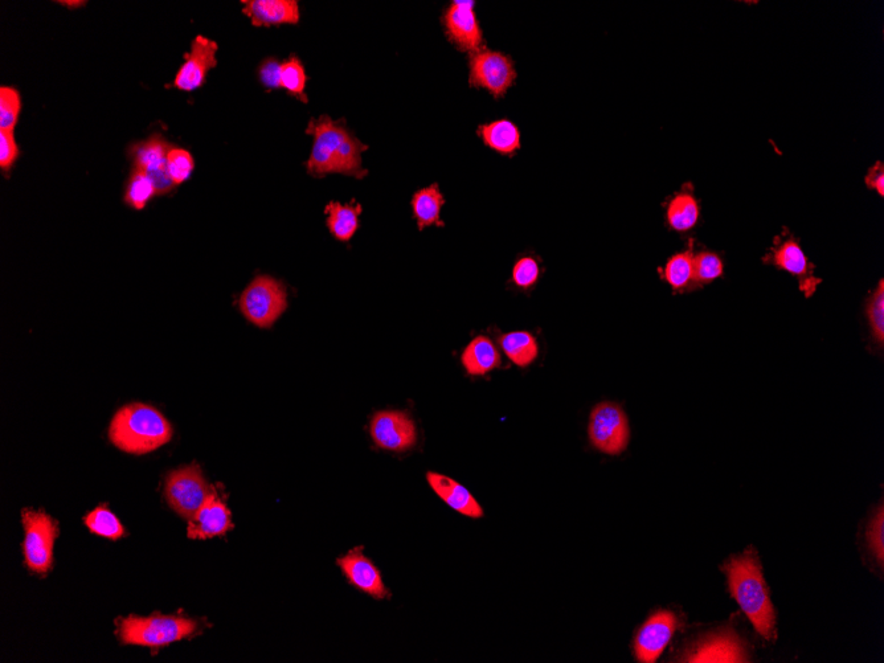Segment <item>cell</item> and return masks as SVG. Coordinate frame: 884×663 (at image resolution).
I'll list each match as a JSON object with an SVG mask.
<instances>
[{
  "label": "cell",
  "instance_id": "obj_1",
  "mask_svg": "<svg viewBox=\"0 0 884 663\" xmlns=\"http://www.w3.org/2000/svg\"><path fill=\"white\" fill-rule=\"evenodd\" d=\"M306 133L313 135L314 143L306 170L313 177L343 174L363 178L367 171L362 167V154L368 150L343 121L322 116L311 120Z\"/></svg>",
  "mask_w": 884,
  "mask_h": 663
},
{
  "label": "cell",
  "instance_id": "obj_2",
  "mask_svg": "<svg viewBox=\"0 0 884 663\" xmlns=\"http://www.w3.org/2000/svg\"><path fill=\"white\" fill-rule=\"evenodd\" d=\"M724 571L732 596L755 626L757 633L765 640H775V609L755 552L748 550L746 554L732 558L724 566Z\"/></svg>",
  "mask_w": 884,
  "mask_h": 663
},
{
  "label": "cell",
  "instance_id": "obj_3",
  "mask_svg": "<svg viewBox=\"0 0 884 663\" xmlns=\"http://www.w3.org/2000/svg\"><path fill=\"white\" fill-rule=\"evenodd\" d=\"M173 428L166 417L147 404H130L113 417L109 439L130 454H146L166 445Z\"/></svg>",
  "mask_w": 884,
  "mask_h": 663
},
{
  "label": "cell",
  "instance_id": "obj_4",
  "mask_svg": "<svg viewBox=\"0 0 884 663\" xmlns=\"http://www.w3.org/2000/svg\"><path fill=\"white\" fill-rule=\"evenodd\" d=\"M198 629V622L177 616H132L118 621V636L124 644L153 649L190 637Z\"/></svg>",
  "mask_w": 884,
  "mask_h": 663
},
{
  "label": "cell",
  "instance_id": "obj_5",
  "mask_svg": "<svg viewBox=\"0 0 884 663\" xmlns=\"http://www.w3.org/2000/svg\"><path fill=\"white\" fill-rule=\"evenodd\" d=\"M288 306L285 286L276 278L259 276L240 297V310L253 325L268 329Z\"/></svg>",
  "mask_w": 884,
  "mask_h": 663
},
{
  "label": "cell",
  "instance_id": "obj_6",
  "mask_svg": "<svg viewBox=\"0 0 884 663\" xmlns=\"http://www.w3.org/2000/svg\"><path fill=\"white\" fill-rule=\"evenodd\" d=\"M763 263L793 274L797 278L801 292L808 298L816 293L817 286L822 282L821 278L816 276V266L810 263L795 235L788 228H784L783 232L775 237L767 255L763 256Z\"/></svg>",
  "mask_w": 884,
  "mask_h": 663
},
{
  "label": "cell",
  "instance_id": "obj_7",
  "mask_svg": "<svg viewBox=\"0 0 884 663\" xmlns=\"http://www.w3.org/2000/svg\"><path fill=\"white\" fill-rule=\"evenodd\" d=\"M469 68L470 87L486 89L497 100L505 97L517 80L514 61L505 53L489 49L472 53Z\"/></svg>",
  "mask_w": 884,
  "mask_h": 663
},
{
  "label": "cell",
  "instance_id": "obj_8",
  "mask_svg": "<svg viewBox=\"0 0 884 663\" xmlns=\"http://www.w3.org/2000/svg\"><path fill=\"white\" fill-rule=\"evenodd\" d=\"M211 486L198 465L174 470L166 480V498L180 517L190 521L212 494Z\"/></svg>",
  "mask_w": 884,
  "mask_h": 663
},
{
  "label": "cell",
  "instance_id": "obj_9",
  "mask_svg": "<svg viewBox=\"0 0 884 663\" xmlns=\"http://www.w3.org/2000/svg\"><path fill=\"white\" fill-rule=\"evenodd\" d=\"M589 440L597 450L617 456L626 449L630 440L628 417L616 403L597 404L588 425Z\"/></svg>",
  "mask_w": 884,
  "mask_h": 663
},
{
  "label": "cell",
  "instance_id": "obj_10",
  "mask_svg": "<svg viewBox=\"0 0 884 663\" xmlns=\"http://www.w3.org/2000/svg\"><path fill=\"white\" fill-rule=\"evenodd\" d=\"M23 525L26 530L23 548L27 567L36 574H47L52 566L56 523L43 511L24 510Z\"/></svg>",
  "mask_w": 884,
  "mask_h": 663
},
{
  "label": "cell",
  "instance_id": "obj_11",
  "mask_svg": "<svg viewBox=\"0 0 884 663\" xmlns=\"http://www.w3.org/2000/svg\"><path fill=\"white\" fill-rule=\"evenodd\" d=\"M476 3L456 0L442 15L446 36L460 51L472 53L484 49V34L478 23Z\"/></svg>",
  "mask_w": 884,
  "mask_h": 663
},
{
  "label": "cell",
  "instance_id": "obj_12",
  "mask_svg": "<svg viewBox=\"0 0 884 663\" xmlns=\"http://www.w3.org/2000/svg\"><path fill=\"white\" fill-rule=\"evenodd\" d=\"M171 146L161 134H153L146 141L129 149L134 169L143 171L154 183L157 195L167 194L175 187L167 170V154Z\"/></svg>",
  "mask_w": 884,
  "mask_h": 663
},
{
  "label": "cell",
  "instance_id": "obj_13",
  "mask_svg": "<svg viewBox=\"0 0 884 663\" xmlns=\"http://www.w3.org/2000/svg\"><path fill=\"white\" fill-rule=\"evenodd\" d=\"M370 435L379 448L391 452H405L417 442L415 423L401 411L375 413L370 423Z\"/></svg>",
  "mask_w": 884,
  "mask_h": 663
},
{
  "label": "cell",
  "instance_id": "obj_14",
  "mask_svg": "<svg viewBox=\"0 0 884 663\" xmlns=\"http://www.w3.org/2000/svg\"><path fill=\"white\" fill-rule=\"evenodd\" d=\"M678 628L673 612L658 611L642 625L634 640V654L638 662L654 663L661 657Z\"/></svg>",
  "mask_w": 884,
  "mask_h": 663
},
{
  "label": "cell",
  "instance_id": "obj_15",
  "mask_svg": "<svg viewBox=\"0 0 884 663\" xmlns=\"http://www.w3.org/2000/svg\"><path fill=\"white\" fill-rule=\"evenodd\" d=\"M218 44L214 40L196 36L191 44V51L186 55V61L180 67L175 76L174 87L183 92H192L199 89L207 79L208 72L218 65L216 53Z\"/></svg>",
  "mask_w": 884,
  "mask_h": 663
},
{
  "label": "cell",
  "instance_id": "obj_16",
  "mask_svg": "<svg viewBox=\"0 0 884 663\" xmlns=\"http://www.w3.org/2000/svg\"><path fill=\"white\" fill-rule=\"evenodd\" d=\"M338 566L341 567L350 584L358 588L359 591L378 600L387 599L390 596V592L383 583L382 574L375 564L364 556L362 548H355L343 558L338 559Z\"/></svg>",
  "mask_w": 884,
  "mask_h": 663
},
{
  "label": "cell",
  "instance_id": "obj_17",
  "mask_svg": "<svg viewBox=\"0 0 884 663\" xmlns=\"http://www.w3.org/2000/svg\"><path fill=\"white\" fill-rule=\"evenodd\" d=\"M232 529L231 511L219 494L212 491L202 509L188 521L187 535L191 539H210Z\"/></svg>",
  "mask_w": 884,
  "mask_h": 663
},
{
  "label": "cell",
  "instance_id": "obj_18",
  "mask_svg": "<svg viewBox=\"0 0 884 663\" xmlns=\"http://www.w3.org/2000/svg\"><path fill=\"white\" fill-rule=\"evenodd\" d=\"M748 654L743 642L734 632L716 633L699 642L686 662H747Z\"/></svg>",
  "mask_w": 884,
  "mask_h": 663
},
{
  "label": "cell",
  "instance_id": "obj_19",
  "mask_svg": "<svg viewBox=\"0 0 884 663\" xmlns=\"http://www.w3.org/2000/svg\"><path fill=\"white\" fill-rule=\"evenodd\" d=\"M243 12L255 27L282 26L300 22V6L296 0H249Z\"/></svg>",
  "mask_w": 884,
  "mask_h": 663
},
{
  "label": "cell",
  "instance_id": "obj_20",
  "mask_svg": "<svg viewBox=\"0 0 884 663\" xmlns=\"http://www.w3.org/2000/svg\"><path fill=\"white\" fill-rule=\"evenodd\" d=\"M427 481L442 501L449 507H452L453 510H456L457 513L474 519L484 517V509H482L480 503L477 502V499L470 494L466 487L458 484L457 481L433 472L427 474Z\"/></svg>",
  "mask_w": 884,
  "mask_h": 663
},
{
  "label": "cell",
  "instance_id": "obj_21",
  "mask_svg": "<svg viewBox=\"0 0 884 663\" xmlns=\"http://www.w3.org/2000/svg\"><path fill=\"white\" fill-rule=\"evenodd\" d=\"M461 363L469 375L484 376L501 366V354L490 338L480 335L462 351Z\"/></svg>",
  "mask_w": 884,
  "mask_h": 663
},
{
  "label": "cell",
  "instance_id": "obj_22",
  "mask_svg": "<svg viewBox=\"0 0 884 663\" xmlns=\"http://www.w3.org/2000/svg\"><path fill=\"white\" fill-rule=\"evenodd\" d=\"M666 220L671 229L687 232L697 225L699 220V203L694 196L691 184H686L681 192L674 195L666 208Z\"/></svg>",
  "mask_w": 884,
  "mask_h": 663
},
{
  "label": "cell",
  "instance_id": "obj_23",
  "mask_svg": "<svg viewBox=\"0 0 884 663\" xmlns=\"http://www.w3.org/2000/svg\"><path fill=\"white\" fill-rule=\"evenodd\" d=\"M478 135L491 150L502 155H514L521 149V132L509 120H498L481 125Z\"/></svg>",
  "mask_w": 884,
  "mask_h": 663
},
{
  "label": "cell",
  "instance_id": "obj_24",
  "mask_svg": "<svg viewBox=\"0 0 884 663\" xmlns=\"http://www.w3.org/2000/svg\"><path fill=\"white\" fill-rule=\"evenodd\" d=\"M362 206L359 203L342 204L331 202L327 204L326 224L331 235L339 241H350L359 228V216L362 215Z\"/></svg>",
  "mask_w": 884,
  "mask_h": 663
},
{
  "label": "cell",
  "instance_id": "obj_25",
  "mask_svg": "<svg viewBox=\"0 0 884 663\" xmlns=\"http://www.w3.org/2000/svg\"><path fill=\"white\" fill-rule=\"evenodd\" d=\"M445 204L444 195L441 194L439 184L421 188L412 198L413 216L417 220L420 231L431 225L444 227L440 220L442 206Z\"/></svg>",
  "mask_w": 884,
  "mask_h": 663
},
{
  "label": "cell",
  "instance_id": "obj_26",
  "mask_svg": "<svg viewBox=\"0 0 884 663\" xmlns=\"http://www.w3.org/2000/svg\"><path fill=\"white\" fill-rule=\"evenodd\" d=\"M498 342L515 366L529 367L538 358V341L529 331H511L503 334Z\"/></svg>",
  "mask_w": 884,
  "mask_h": 663
},
{
  "label": "cell",
  "instance_id": "obj_27",
  "mask_svg": "<svg viewBox=\"0 0 884 663\" xmlns=\"http://www.w3.org/2000/svg\"><path fill=\"white\" fill-rule=\"evenodd\" d=\"M663 280L673 288L674 292H685L694 289V251L693 248L677 253L667 261L662 269Z\"/></svg>",
  "mask_w": 884,
  "mask_h": 663
},
{
  "label": "cell",
  "instance_id": "obj_28",
  "mask_svg": "<svg viewBox=\"0 0 884 663\" xmlns=\"http://www.w3.org/2000/svg\"><path fill=\"white\" fill-rule=\"evenodd\" d=\"M306 83H308V76H306L304 64L297 56H290L281 65V88L306 104L308 102Z\"/></svg>",
  "mask_w": 884,
  "mask_h": 663
},
{
  "label": "cell",
  "instance_id": "obj_29",
  "mask_svg": "<svg viewBox=\"0 0 884 663\" xmlns=\"http://www.w3.org/2000/svg\"><path fill=\"white\" fill-rule=\"evenodd\" d=\"M157 194L154 183L143 171L134 169L126 187L125 202L134 210H143L149 200Z\"/></svg>",
  "mask_w": 884,
  "mask_h": 663
},
{
  "label": "cell",
  "instance_id": "obj_30",
  "mask_svg": "<svg viewBox=\"0 0 884 663\" xmlns=\"http://www.w3.org/2000/svg\"><path fill=\"white\" fill-rule=\"evenodd\" d=\"M85 525L94 534L105 536L109 539H120L124 535V527L118 521L116 515L112 511L106 509L105 506L97 507L92 513L84 519Z\"/></svg>",
  "mask_w": 884,
  "mask_h": 663
},
{
  "label": "cell",
  "instance_id": "obj_31",
  "mask_svg": "<svg viewBox=\"0 0 884 663\" xmlns=\"http://www.w3.org/2000/svg\"><path fill=\"white\" fill-rule=\"evenodd\" d=\"M723 274V261L710 251L694 253V289L710 284Z\"/></svg>",
  "mask_w": 884,
  "mask_h": 663
},
{
  "label": "cell",
  "instance_id": "obj_32",
  "mask_svg": "<svg viewBox=\"0 0 884 663\" xmlns=\"http://www.w3.org/2000/svg\"><path fill=\"white\" fill-rule=\"evenodd\" d=\"M20 110H22V98L15 88H0V130L14 132L18 124Z\"/></svg>",
  "mask_w": 884,
  "mask_h": 663
},
{
  "label": "cell",
  "instance_id": "obj_33",
  "mask_svg": "<svg viewBox=\"0 0 884 663\" xmlns=\"http://www.w3.org/2000/svg\"><path fill=\"white\" fill-rule=\"evenodd\" d=\"M866 314L873 331L874 341L879 346L884 342V281H879L877 288L869 297L866 304Z\"/></svg>",
  "mask_w": 884,
  "mask_h": 663
},
{
  "label": "cell",
  "instance_id": "obj_34",
  "mask_svg": "<svg viewBox=\"0 0 884 663\" xmlns=\"http://www.w3.org/2000/svg\"><path fill=\"white\" fill-rule=\"evenodd\" d=\"M195 161L190 151L171 147L167 154V170L175 186H179L191 177L194 171Z\"/></svg>",
  "mask_w": 884,
  "mask_h": 663
},
{
  "label": "cell",
  "instance_id": "obj_35",
  "mask_svg": "<svg viewBox=\"0 0 884 663\" xmlns=\"http://www.w3.org/2000/svg\"><path fill=\"white\" fill-rule=\"evenodd\" d=\"M540 266L534 257L526 256L519 259L513 268V282L518 288L530 289L538 282Z\"/></svg>",
  "mask_w": 884,
  "mask_h": 663
},
{
  "label": "cell",
  "instance_id": "obj_36",
  "mask_svg": "<svg viewBox=\"0 0 884 663\" xmlns=\"http://www.w3.org/2000/svg\"><path fill=\"white\" fill-rule=\"evenodd\" d=\"M19 147L14 132L0 130V169L4 174L10 173L16 159L19 158Z\"/></svg>",
  "mask_w": 884,
  "mask_h": 663
},
{
  "label": "cell",
  "instance_id": "obj_37",
  "mask_svg": "<svg viewBox=\"0 0 884 663\" xmlns=\"http://www.w3.org/2000/svg\"><path fill=\"white\" fill-rule=\"evenodd\" d=\"M869 542L871 550H873L875 558L879 560V564L883 566L884 562V510L883 506L879 507L877 515L871 522L869 529Z\"/></svg>",
  "mask_w": 884,
  "mask_h": 663
},
{
  "label": "cell",
  "instance_id": "obj_38",
  "mask_svg": "<svg viewBox=\"0 0 884 663\" xmlns=\"http://www.w3.org/2000/svg\"><path fill=\"white\" fill-rule=\"evenodd\" d=\"M281 65L276 59H266L259 69L261 83L268 89L281 88Z\"/></svg>",
  "mask_w": 884,
  "mask_h": 663
},
{
  "label": "cell",
  "instance_id": "obj_39",
  "mask_svg": "<svg viewBox=\"0 0 884 663\" xmlns=\"http://www.w3.org/2000/svg\"><path fill=\"white\" fill-rule=\"evenodd\" d=\"M866 186L871 190L878 191V194L884 195V166L882 162H877L865 177Z\"/></svg>",
  "mask_w": 884,
  "mask_h": 663
},
{
  "label": "cell",
  "instance_id": "obj_40",
  "mask_svg": "<svg viewBox=\"0 0 884 663\" xmlns=\"http://www.w3.org/2000/svg\"><path fill=\"white\" fill-rule=\"evenodd\" d=\"M64 6L76 7V6H84V2H61Z\"/></svg>",
  "mask_w": 884,
  "mask_h": 663
}]
</instances>
